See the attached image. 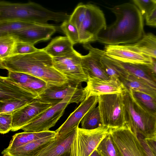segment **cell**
Segmentation results:
<instances>
[{"instance_id":"cell-1","label":"cell","mask_w":156,"mask_h":156,"mask_svg":"<svg viewBox=\"0 0 156 156\" xmlns=\"http://www.w3.org/2000/svg\"><path fill=\"white\" fill-rule=\"evenodd\" d=\"M109 9L115 15L116 20L100 32L98 41L106 45L130 44L143 37V16L135 4L127 2Z\"/></svg>"},{"instance_id":"cell-2","label":"cell","mask_w":156,"mask_h":156,"mask_svg":"<svg viewBox=\"0 0 156 156\" xmlns=\"http://www.w3.org/2000/svg\"><path fill=\"white\" fill-rule=\"evenodd\" d=\"M0 67L8 71L29 74L48 84L62 85L69 83L67 78L54 67L52 58L42 49L32 53L0 59Z\"/></svg>"},{"instance_id":"cell-3","label":"cell","mask_w":156,"mask_h":156,"mask_svg":"<svg viewBox=\"0 0 156 156\" xmlns=\"http://www.w3.org/2000/svg\"><path fill=\"white\" fill-rule=\"evenodd\" d=\"M70 16L63 12H55L32 2L26 3L0 2V21L20 20L40 24L49 21L63 22Z\"/></svg>"},{"instance_id":"cell-4","label":"cell","mask_w":156,"mask_h":156,"mask_svg":"<svg viewBox=\"0 0 156 156\" xmlns=\"http://www.w3.org/2000/svg\"><path fill=\"white\" fill-rule=\"evenodd\" d=\"M127 118L126 126L134 133L144 139L156 136V116L142 109L134 101L129 91L123 93Z\"/></svg>"},{"instance_id":"cell-5","label":"cell","mask_w":156,"mask_h":156,"mask_svg":"<svg viewBox=\"0 0 156 156\" xmlns=\"http://www.w3.org/2000/svg\"><path fill=\"white\" fill-rule=\"evenodd\" d=\"M86 5V11L71 20L78 30L79 43L83 45L97 41L99 33L107 27L103 11L95 5L88 4Z\"/></svg>"},{"instance_id":"cell-6","label":"cell","mask_w":156,"mask_h":156,"mask_svg":"<svg viewBox=\"0 0 156 156\" xmlns=\"http://www.w3.org/2000/svg\"><path fill=\"white\" fill-rule=\"evenodd\" d=\"M98 105L103 125L110 129L126 126L127 118L122 93L98 96Z\"/></svg>"},{"instance_id":"cell-7","label":"cell","mask_w":156,"mask_h":156,"mask_svg":"<svg viewBox=\"0 0 156 156\" xmlns=\"http://www.w3.org/2000/svg\"><path fill=\"white\" fill-rule=\"evenodd\" d=\"M87 95L85 88L83 87L80 84L70 83L62 85L48 83L45 89L37 98L54 106L65 99L68 100L70 103L78 104L83 101Z\"/></svg>"},{"instance_id":"cell-8","label":"cell","mask_w":156,"mask_h":156,"mask_svg":"<svg viewBox=\"0 0 156 156\" xmlns=\"http://www.w3.org/2000/svg\"><path fill=\"white\" fill-rule=\"evenodd\" d=\"M82 55L74 49L61 56L52 58L54 67L65 76L72 84L87 82L88 77L83 70Z\"/></svg>"},{"instance_id":"cell-9","label":"cell","mask_w":156,"mask_h":156,"mask_svg":"<svg viewBox=\"0 0 156 156\" xmlns=\"http://www.w3.org/2000/svg\"><path fill=\"white\" fill-rule=\"evenodd\" d=\"M70 104L66 99L48 108L21 129L25 132H41L49 130L62 115L67 105Z\"/></svg>"},{"instance_id":"cell-10","label":"cell","mask_w":156,"mask_h":156,"mask_svg":"<svg viewBox=\"0 0 156 156\" xmlns=\"http://www.w3.org/2000/svg\"><path fill=\"white\" fill-rule=\"evenodd\" d=\"M109 132L119 156H143L137 134L127 126Z\"/></svg>"},{"instance_id":"cell-11","label":"cell","mask_w":156,"mask_h":156,"mask_svg":"<svg viewBox=\"0 0 156 156\" xmlns=\"http://www.w3.org/2000/svg\"><path fill=\"white\" fill-rule=\"evenodd\" d=\"M79 126L55 138L37 156H76V138Z\"/></svg>"},{"instance_id":"cell-12","label":"cell","mask_w":156,"mask_h":156,"mask_svg":"<svg viewBox=\"0 0 156 156\" xmlns=\"http://www.w3.org/2000/svg\"><path fill=\"white\" fill-rule=\"evenodd\" d=\"M110 130L103 125L91 130L78 127L76 138V156H89Z\"/></svg>"},{"instance_id":"cell-13","label":"cell","mask_w":156,"mask_h":156,"mask_svg":"<svg viewBox=\"0 0 156 156\" xmlns=\"http://www.w3.org/2000/svg\"><path fill=\"white\" fill-rule=\"evenodd\" d=\"M52 105L36 98L12 113L11 131L19 129L34 118L52 107Z\"/></svg>"},{"instance_id":"cell-14","label":"cell","mask_w":156,"mask_h":156,"mask_svg":"<svg viewBox=\"0 0 156 156\" xmlns=\"http://www.w3.org/2000/svg\"><path fill=\"white\" fill-rule=\"evenodd\" d=\"M103 50L109 57L125 63L148 65L154 59L150 56L131 49L126 44L106 45Z\"/></svg>"},{"instance_id":"cell-15","label":"cell","mask_w":156,"mask_h":156,"mask_svg":"<svg viewBox=\"0 0 156 156\" xmlns=\"http://www.w3.org/2000/svg\"><path fill=\"white\" fill-rule=\"evenodd\" d=\"M38 96L8 76L0 77V102L22 100L31 101Z\"/></svg>"},{"instance_id":"cell-16","label":"cell","mask_w":156,"mask_h":156,"mask_svg":"<svg viewBox=\"0 0 156 156\" xmlns=\"http://www.w3.org/2000/svg\"><path fill=\"white\" fill-rule=\"evenodd\" d=\"M85 87L87 97L91 96L122 93L126 89L119 79L110 78L108 80H101L88 77Z\"/></svg>"},{"instance_id":"cell-17","label":"cell","mask_w":156,"mask_h":156,"mask_svg":"<svg viewBox=\"0 0 156 156\" xmlns=\"http://www.w3.org/2000/svg\"><path fill=\"white\" fill-rule=\"evenodd\" d=\"M98 100V96L86 97L70 115L64 122L55 131L56 135L62 134L79 126L80 122L85 114L90 110L96 107Z\"/></svg>"},{"instance_id":"cell-18","label":"cell","mask_w":156,"mask_h":156,"mask_svg":"<svg viewBox=\"0 0 156 156\" xmlns=\"http://www.w3.org/2000/svg\"><path fill=\"white\" fill-rule=\"evenodd\" d=\"M56 30V27L51 24H39L10 34L13 35L18 41L34 45L39 41L49 40Z\"/></svg>"},{"instance_id":"cell-19","label":"cell","mask_w":156,"mask_h":156,"mask_svg":"<svg viewBox=\"0 0 156 156\" xmlns=\"http://www.w3.org/2000/svg\"><path fill=\"white\" fill-rule=\"evenodd\" d=\"M56 135L38 140L11 150H3L2 154L3 156H37L55 138Z\"/></svg>"},{"instance_id":"cell-20","label":"cell","mask_w":156,"mask_h":156,"mask_svg":"<svg viewBox=\"0 0 156 156\" xmlns=\"http://www.w3.org/2000/svg\"><path fill=\"white\" fill-rule=\"evenodd\" d=\"M109 57L115 64L127 73L144 82L156 90V81L151 74L146 65L125 63Z\"/></svg>"},{"instance_id":"cell-21","label":"cell","mask_w":156,"mask_h":156,"mask_svg":"<svg viewBox=\"0 0 156 156\" xmlns=\"http://www.w3.org/2000/svg\"><path fill=\"white\" fill-rule=\"evenodd\" d=\"M87 54L83 55L81 59L83 67L88 77L101 80H108L110 78L105 73L96 56L89 51Z\"/></svg>"},{"instance_id":"cell-22","label":"cell","mask_w":156,"mask_h":156,"mask_svg":"<svg viewBox=\"0 0 156 156\" xmlns=\"http://www.w3.org/2000/svg\"><path fill=\"white\" fill-rule=\"evenodd\" d=\"M56 135L55 131L50 130L37 132L24 131L17 133L12 136L8 147L3 150H11L31 142Z\"/></svg>"},{"instance_id":"cell-23","label":"cell","mask_w":156,"mask_h":156,"mask_svg":"<svg viewBox=\"0 0 156 156\" xmlns=\"http://www.w3.org/2000/svg\"><path fill=\"white\" fill-rule=\"evenodd\" d=\"M73 45L66 36H58L53 38L42 48L52 58L61 56L73 51Z\"/></svg>"},{"instance_id":"cell-24","label":"cell","mask_w":156,"mask_h":156,"mask_svg":"<svg viewBox=\"0 0 156 156\" xmlns=\"http://www.w3.org/2000/svg\"><path fill=\"white\" fill-rule=\"evenodd\" d=\"M126 45L133 50L156 59V36L151 33L145 34L136 43Z\"/></svg>"},{"instance_id":"cell-25","label":"cell","mask_w":156,"mask_h":156,"mask_svg":"<svg viewBox=\"0 0 156 156\" xmlns=\"http://www.w3.org/2000/svg\"><path fill=\"white\" fill-rule=\"evenodd\" d=\"M120 80L127 90L141 92L156 98V90L136 77L126 73Z\"/></svg>"},{"instance_id":"cell-26","label":"cell","mask_w":156,"mask_h":156,"mask_svg":"<svg viewBox=\"0 0 156 156\" xmlns=\"http://www.w3.org/2000/svg\"><path fill=\"white\" fill-rule=\"evenodd\" d=\"M128 90L133 99L142 109L156 116V98L139 91L132 90Z\"/></svg>"},{"instance_id":"cell-27","label":"cell","mask_w":156,"mask_h":156,"mask_svg":"<svg viewBox=\"0 0 156 156\" xmlns=\"http://www.w3.org/2000/svg\"><path fill=\"white\" fill-rule=\"evenodd\" d=\"M39 24L17 20L0 21V36L11 34Z\"/></svg>"},{"instance_id":"cell-28","label":"cell","mask_w":156,"mask_h":156,"mask_svg":"<svg viewBox=\"0 0 156 156\" xmlns=\"http://www.w3.org/2000/svg\"><path fill=\"white\" fill-rule=\"evenodd\" d=\"M80 122L81 128L86 129H94L103 126L98 107H95L88 111Z\"/></svg>"},{"instance_id":"cell-29","label":"cell","mask_w":156,"mask_h":156,"mask_svg":"<svg viewBox=\"0 0 156 156\" xmlns=\"http://www.w3.org/2000/svg\"><path fill=\"white\" fill-rule=\"evenodd\" d=\"M17 40L10 34L0 36V59L13 55Z\"/></svg>"},{"instance_id":"cell-30","label":"cell","mask_w":156,"mask_h":156,"mask_svg":"<svg viewBox=\"0 0 156 156\" xmlns=\"http://www.w3.org/2000/svg\"><path fill=\"white\" fill-rule=\"evenodd\" d=\"M96 149L101 156H119L109 132L104 137Z\"/></svg>"},{"instance_id":"cell-31","label":"cell","mask_w":156,"mask_h":156,"mask_svg":"<svg viewBox=\"0 0 156 156\" xmlns=\"http://www.w3.org/2000/svg\"><path fill=\"white\" fill-rule=\"evenodd\" d=\"M60 28L73 45L79 43V36L78 29L69 20L62 22Z\"/></svg>"},{"instance_id":"cell-32","label":"cell","mask_w":156,"mask_h":156,"mask_svg":"<svg viewBox=\"0 0 156 156\" xmlns=\"http://www.w3.org/2000/svg\"><path fill=\"white\" fill-rule=\"evenodd\" d=\"M31 101L16 100L0 102V114L12 113Z\"/></svg>"},{"instance_id":"cell-33","label":"cell","mask_w":156,"mask_h":156,"mask_svg":"<svg viewBox=\"0 0 156 156\" xmlns=\"http://www.w3.org/2000/svg\"><path fill=\"white\" fill-rule=\"evenodd\" d=\"M132 1L145 18L150 14L156 6V0H133Z\"/></svg>"},{"instance_id":"cell-34","label":"cell","mask_w":156,"mask_h":156,"mask_svg":"<svg viewBox=\"0 0 156 156\" xmlns=\"http://www.w3.org/2000/svg\"><path fill=\"white\" fill-rule=\"evenodd\" d=\"M47 84L43 80L36 78L22 85L39 96L45 89Z\"/></svg>"},{"instance_id":"cell-35","label":"cell","mask_w":156,"mask_h":156,"mask_svg":"<svg viewBox=\"0 0 156 156\" xmlns=\"http://www.w3.org/2000/svg\"><path fill=\"white\" fill-rule=\"evenodd\" d=\"M39 49L35 48L34 45L32 44L17 41L13 55L30 54L35 52Z\"/></svg>"},{"instance_id":"cell-36","label":"cell","mask_w":156,"mask_h":156,"mask_svg":"<svg viewBox=\"0 0 156 156\" xmlns=\"http://www.w3.org/2000/svg\"><path fill=\"white\" fill-rule=\"evenodd\" d=\"M12 113L0 114V132L5 134L11 131L12 127Z\"/></svg>"},{"instance_id":"cell-37","label":"cell","mask_w":156,"mask_h":156,"mask_svg":"<svg viewBox=\"0 0 156 156\" xmlns=\"http://www.w3.org/2000/svg\"><path fill=\"white\" fill-rule=\"evenodd\" d=\"M8 77L13 81L23 85L37 77L23 73L8 71Z\"/></svg>"},{"instance_id":"cell-38","label":"cell","mask_w":156,"mask_h":156,"mask_svg":"<svg viewBox=\"0 0 156 156\" xmlns=\"http://www.w3.org/2000/svg\"><path fill=\"white\" fill-rule=\"evenodd\" d=\"M140 149L143 156H154L146 140L141 136L137 135Z\"/></svg>"},{"instance_id":"cell-39","label":"cell","mask_w":156,"mask_h":156,"mask_svg":"<svg viewBox=\"0 0 156 156\" xmlns=\"http://www.w3.org/2000/svg\"><path fill=\"white\" fill-rule=\"evenodd\" d=\"M145 140L154 155V156H156V136L152 138Z\"/></svg>"},{"instance_id":"cell-40","label":"cell","mask_w":156,"mask_h":156,"mask_svg":"<svg viewBox=\"0 0 156 156\" xmlns=\"http://www.w3.org/2000/svg\"><path fill=\"white\" fill-rule=\"evenodd\" d=\"M146 65L152 77L156 81V60L154 59L151 64Z\"/></svg>"},{"instance_id":"cell-41","label":"cell","mask_w":156,"mask_h":156,"mask_svg":"<svg viewBox=\"0 0 156 156\" xmlns=\"http://www.w3.org/2000/svg\"><path fill=\"white\" fill-rule=\"evenodd\" d=\"M146 24L156 19V6L150 14L145 18Z\"/></svg>"},{"instance_id":"cell-42","label":"cell","mask_w":156,"mask_h":156,"mask_svg":"<svg viewBox=\"0 0 156 156\" xmlns=\"http://www.w3.org/2000/svg\"><path fill=\"white\" fill-rule=\"evenodd\" d=\"M146 24L149 26L156 27V19Z\"/></svg>"},{"instance_id":"cell-43","label":"cell","mask_w":156,"mask_h":156,"mask_svg":"<svg viewBox=\"0 0 156 156\" xmlns=\"http://www.w3.org/2000/svg\"><path fill=\"white\" fill-rule=\"evenodd\" d=\"M89 156H101V155L95 149Z\"/></svg>"}]
</instances>
